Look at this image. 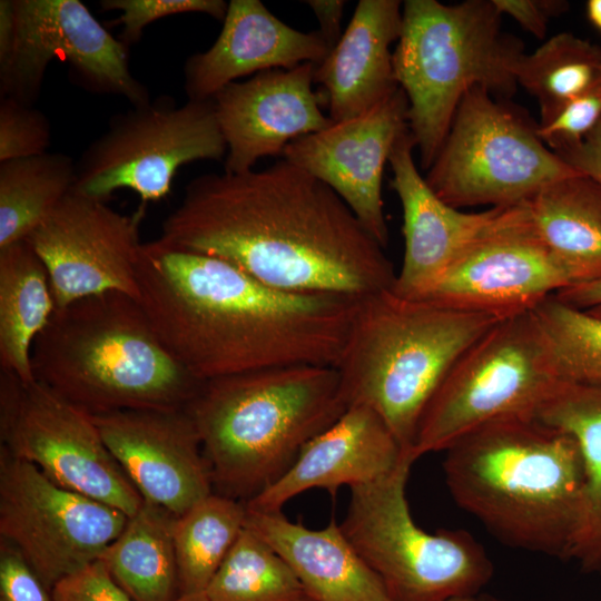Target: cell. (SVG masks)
Segmentation results:
<instances>
[{"instance_id":"obj_1","label":"cell","mask_w":601,"mask_h":601,"mask_svg":"<svg viewBox=\"0 0 601 601\" xmlns=\"http://www.w3.org/2000/svg\"><path fill=\"white\" fill-rule=\"evenodd\" d=\"M159 239L292 293L362 298L392 288L385 248L326 184L282 158L190 180Z\"/></svg>"},{"instance_id":"obj_2","label":"cell","mask_w":601,"mask_h":601,"mask_svg":"<svg viewBox=\"0 0 601 601\" xmlns=\"http://www.w3.org/2000/svg\"><path fill=\"white\" fill-rule=\"evenodd\" d=\"M137 283L156 335L200 381L288 365L336 367L359 299L274 288L159 238L142 244Z\"/></svg>"},{"instance_id":"obj_3","label":"cell","mask_w":601,"mask_h":601,"mask_svg":"<svg viewBox=\"0 0 601 601\" xmlns=\"http://www.w3.org/2000/svg\"><path fill=\"white\" fill-rule=\"evenodd\" d=\"M444 452L445 483L460 508L508 545L569 559L584 482L570 434L535 416H513Z\"/></svg>"},{"instance_id":"obj_4","label":"cell","mask_w":601,"mask_h":601,"mask_svg":"<svg viewBox=\"0 0 601 601\" xmlns=\"http://www.w3.org/2000/svg\"><path fill=\"white\" fill-rule=\"evenodd\" d=\"M214 492L247 502L347 410L334 366L288 365L203 381L187 406Z\"/></svg>"},{"instance_id":"obj_5","label":"cell","mask_w":601,"mask_h":601,"mask_svg":"<svg viewBox=\"0 0 601 601\" xmlns=\"http://www.w3.org/2000/svg\"><path fill=\"white\" fill-rule=\"evenodd\" d=\"M35 378L87 412L186 408L203 381L162 345L139 302L120 292L56 309L31 349Z\"/></svg>"},{"instance_id":"obj_6","label":"cell","mask_w":601,"mask_h":601,"mask_svg":"<svg viewBox=\"0 0 601 601\" xmlns=\"http://www.w3.org/2000/svg\"><path fill=\"white\" fill-rule=\"evenodd\" d=\"M503 318L392 289L359 298L336 366L347 407L375 411L412 453L423 413L452 366Z\"/></svg>"},{"instance_id":"obj_7","label":"cell","mask_w":601,"mask_h":601,"mask_svg":"<svg viewBox=\"0 0 601 601\" xmlns=\"http://www.w3.org/2000/svg\"><path fill=\"white\" fill-rule=\"evenodd\" d=\"M501 18L493 0L402 6L393 73L408 102V129L423 169L434 161L470 89L480 86L494 97L514 93L523 45L502 31Z\"/></svg>"},{"instance_id":"obj_8","label":"cell","mask_w":601,"mask_h":601,"mask_svg":"<svg viewBox=\"0 0 601 601\" xmlns=\"http://www.w3.org/2000/svg\"><path fill=\"white\" fill-rule=\"evenodd\" d=\"M415 461L407 453L388 474L351 487L339 526L394 601L476 597L492 577V563L467 532L431 533L414 521L406 485Z\"/></svg>"},{"instance_id":"obj_9","label":"cell","mask_w":601,"mask_h":601,"mask_svg":"<svg viewBox=\"0 0 601 601\" xmlns=\"http://www.w3.org/2000/svg\"><path fill=\"white\" fill-rule=\"evenodd\" d=\"M560 376L532 309L501 319L452 366L418 424L417 460L497 420L535 416Z\"/></svg>"},{"instance_id":"obj_10","label":"cell","mask_w":601,"mask_h":601,"mask_svg":"<svg viewBox=\"0 0 601 601\" xmlns=\"http://www.w3.org/2000/svg\"><path fill=\"white\" fill-rule=\"evenodd\" d=\"M536 128L485 88L473 87L460 101L425 180L454 208H494L524 203L548 184L580 174Z\"/></svg>"},{"instance_id":"obj_11","label":"cell","mask_w":601,"mask_h":601,"mask_svg":"<svg viewBox=\"0 0 601 601\" xmlns=\"http://www.w3.org/2000/svg\"><path fill=\"white\" fill-rule=\"evenodd\" d=\"M69 67L89 92L151 100L129 67V48L114 38L79 0L0 1V97L35 105L48 65Z\"/></svg>"},{"instance_id":"obj_12","label":"cell","mask_w":601,"mask_h":601,"mask_svg":"<svg viewBox=\"0 0 601 601\" xmlns=\"http://www.w3.org/2000/svg\"><path fill=\"white\" fill-rule=\"evenodd\" d=\"M226 154L213 99L177 105L161 95L110 118L77 162L73 190L107 201L128 188L142 204L156 203L168 196L181 166Z\"/></svg>"},{"instance_id":"obj_13","label":"cell","mask_w":601,"mask_h":601,"mask_svg":"<svg viewBox=\"0 0 601 601\" xmlns=\"http://www.w3.org/2000/svg\"><path fill=\"white\" fill-rule=\"evenodd\" d=\"M1 446L70 491L128 518L144 499L106 446L92 417L46 384L0 370Z\"/></svg>"},{"instance_id":"obj_14","label":"cell","mask_w":601,"mask_h":601,"mask_svg":"<svg viewBox=\"0 0 601 601\" xmlns=\"http://www.w3.org/2000/svg\"><path fill=\"white\" fill-rule=\"evenodd\" d=\"M121 511L65 489L0 449V539L14 545L45 585L100 558L122 532Z\"/></svg>"},{"instance_id":"obj_15","label":"cell","mask_w":601,"mask_h":601,"mask_svg":"<svg viewBox=\"0 0 601 601\" xmlns=\"http://www.w3.org/2000/svg\"><path fill=\"white\" fill-rule=\"evenodd\" d=\"M571 286L569 273L538 235L524 201L500 207L418 299L508 317Z\"/></svg>"},{"instance_id":"obj_16","label":"cell","mask_w":601,"mask_h":601,"mask_svg":"<svg viewBox=\"0 0 601 601\" xmlns=\"http://www.w3.org/2000/svg\"><path fill=\"white\" fill-rule=\"evenodd\" d=\"M146 205L121 214L73 189L24 239L45 264L56 309L120 292L138 300L137 263Z\"/></svg>"},{"instance_id":"obj_17","label":"cell","mask_w":601,"mask_h":601,"mask_svg":"<svg viewBox=\"0 0 601 601\" xmlns=\"http://www.w3.org/2000/svg\"><path fill=\"white\" fill-rule=\"evenodd\" d=\"M407 110L398 87L365 114L294 139L282 155L332 188L384 248L390 235L383 173L396 140L408 128Z\"/></svg>"},{"instance_id":"obj_18","label":"cell","mask_w":601,"mask_h":601,"mask_svg":"<svg viewBox=\"0 0 601 601\" xmlns=\"http://www.w3.org/2000/svg\"><path fill=\"white\" fill-rule=\"evenodd\" d=\"M91 417L145 502L177 518L214 492L201 440L187 407Z\"/></svg>"},{"instance_id":"obj_19","label":"cell","mask_w":601,"mask_h":601,"mask_svg":"<svg viewBox=\"0 0 601 601\" xmlns=\"http://www.w3.org/2000/svg\"><path fill=\"white\" fill-rule=\"evenodd\" d=\"M316 65L258 72L235 81L213 98L227 154L224 171L254 169L263 157L283 155L294 139L333 125L321 109L325 101L313 90Z\"/></svg>"},{"instance_id":"obj_20","label":"cell","mask_w":601,"mask_h":601,"mask_svg":"<svg viewBox=\"0 0 601 601\" xmlns=\"http://www.w3.org/2000/svg\"><path fill=\"white\" fill-rule=\"evenodd\" d=\"M414 148L407 128L388 159L393 171L391 186L402 206L404 237L402 266L391 289L400 297L418 299L434 287L500 207L470 213L444 203L418 173Z\"/></svg>"},{"instance_id":"obj_21","label":"cell","mask_w":601,"mask_h":601,"mask_svg":"<svg viewBox=\"0 0 601 601\" xmlns=\"http://www.w3.org/2000/svg\"><path fill=\"white\" fill-rule=\"evenodd\" d=\"M216 41L184 65L188 100H210L236 79L272 69L321 63L331 47L318 31L294 29L259 0H231Z\"/></svg>"},{"instance_id":"obj_22","label":"cell","mask_w":601,"mask_h":601,"mask_svg":"<svg viewBox=\"0 0 601 601\" xmlns=\"http://www.w3.org/2000/svg\"><path fill=\"white\" fill-rule=\"evenodd\" d=\"M407 453L375 411L365 405L348 406L334 424L303 447L278 481L245 505L277 512L296 495L313 489L335 496L343 485L351 489L388 474Z\"/></svg>"},{"instance_id":"obj_23","label":"cell","mask_w":601,"mask_h":601,"mask_svg":"<svg viewBox=\"0 0 601 601\" xmlns=\"http://www.w3.org/2000/svg\"><path fill=\"white\" fill-rule=\"evenodd\" d=\"M401 27L400 1H358L342 37L315 68L314 82L324 89L333 122L365 114L398 88L391 45Z\"/></svg>"},{"instance_id":"obj_24","label":"cell","mask_w":601,"mask_h":601,"mask_svg":"<svg viewBox=\"0 0 601 601\" xmlns=\"http://www.w3.org/2000/svg\"><path fill=\"white\" fill-rule=\"evenodd\" d=\"M245 528L287 562L315 601H394L335 520L315 530L282 511L246 506Z\"/></svg>"},{"instance_id":"obj_25","label":"cell","mask_w":601,"mask_h":601,"mask_svg":"<svg viewBox=\"0 0 601 601\" xmlns=\"http://www.w3.org/2000/svg\"><path fill=\"white\" fill-rule=\"evenodd\" d=\"M534 228L573 286L601 279V185L575 174L526 200Z\"/></svg>"},{"instance_id":"obj_26","label":"cell","mask_w":601,"mask_h":601,"mask_svg":"<svg viewBox=\"0 0 601 601\" xmlns=\"http://www.w3.org/2000/svg\"><path fill=\"white\" fill-rule=\"evenodd\" d=\"M535 417L566 432L579 445L584 482L569 560L601 575V386L561 381Z\"/></svg>"},{"instance_id":"obj_27","label":"cell","mask_w":601,"mask_h":601,"mask_svg":"<svg viewBox=\"0 0 601 601\" xmlns=\"http://www.w3.org/2000/svg\"><path fill=\"white\" fill-rule=\"evenodd\" d=\"M56 311L47 268L26 240L0 249V365L35 381L31 349Z\"/></svg>"},{"instance_id":"obj_28","label":"cell","mask_w":601,"mask_h":601,"mask_svg":"<svg viewBox=\"0 0 601 601\" xmlns=\"http://www.w3.org/2000/svg\"><path fill=\"white\" fill-rule=\"evenodd\" d=\"M174 519L164 509L144 501L99 558L134 601L180 599Z\"/></svg>"},{"instance_id":"obj_29","label":"cell","mask_w":601,"mask_h":601,"mask_svg":"<svg viewBox=\"0 0 601 601\" xmlns=\"http://www.w3.org/2000/svg\"><path fill=\"white\" fill-rule=\"evenodd\" d=\"M245 521L244 502L215 492L174 519L180 599L201 601L245 529Z\"/></svg>"},{"instance_id":"obj_30","label":"cell","mask_w":601,"mask_h":601,"mask_svg":"<svg viewBox=\"0 0 601 601\" xmlns=\"http://www.w3.org/2000/svg\"><path fill=\"white\" fill-rule=\"evenodd\" d=\"M76 162L62 152L0 162V249L24 240L66 198Z\"/></svg>"},{"instance_id":"obj_31","label":"cell","mask_w":601,"mask_h":601,"mask_svg":"<svg viewBox=\"0 0 601 601\" xmlns=\"http://www.w3.org/2000/svg\"><path fill=\"white\" fill-rule=\"evenodd\" d=\"M601 72V48L561 32L520 58L515 77L538 101L539 126L545 125L572 99L592 89Z\"/></svg>"},{"instance_id":"obj_32","label":"cell","mask_w":601,"mask_h":601,"mask_svg":"<svg viewBox=\"0 0 601 601\" xmlns=\"http://www.w3.org/2000/svg\"><path fill=\"white\" fill-rule=\"evenodd\" d=\"M201 601H315L287 562L244 529Z\"/></svg>"},{"instance_id":"obj_33","label":"cell","mask_w":601,"mask_h":601,"mask_svg":"<svg viewBox=\"0 0 601 601\" xmlns=\"http://www.w3.org/2000/svg\"><path fill=\"white\" fill-rule=\"evenodd\" d=\"M532 312L561 378L601 386V317L572 307L555 295L540 302Z\"/></svg>"},{"instance_id":"obj_34","label":"cell","mask_w":601,"mask_h":601,"mask_svg":"<svg viewBox=\"0 0 601 601\" xmlns=\"http://www.w3.org/2000/svg\"><path fill=\"white\" fill-rule=\"evenodd\" d=\"M50 121L35 105L0 97V162L47 152Z\"/></svg>"},{"instance_id":"obj_35","label":"cell","mask_w":601,"mask_h":601,"mask_svg":"<svg viewBox=\"0 0 601 601\" xmlns=\"http://www.w3.org/2000/svg\"><path fill=\"white\" fill-rule=\"evenodd\" d=\"M100 7L105 11L121 12L112 22L122 26L119 40L130 48L140 40L144 29L155 20L190 12L224 20L228 3L223 0H101Z\"/></svg>"},{"instance_id":"obj_36","label":"cell","mask_w":601,"mask_h":601,"mask_svg":"<svg viewBox=\"0 0 601 601\" xmlns=\"http://www.w3.org/2000/svg\"><path fill=\"white\" fill-rule=\"evenodd\" d=\"M601 120V88L598 83L565 104L545 125L536 128L540 139L552 150L580 142Z\"/></svg>"},{"instance_id":"obj_37","label":"cell","mask_w":601,"mask_h":601,"mask_svg":"<svg viewBox=\"0 0 601 601\" xmlns=\"http://www.w3.org/2000/svg\"><path fill=\"white\" fill-rule=\"evenodd\" d=\"M51 593L53 601H134L101 559L59 580Z\"/></svg>"},{"instance_id":"obj_38","label":"cell","mask_w":601,"mask_h":601,"mask_svg":"<svg viewBox=\"0 0 601 601\" xmlns=\"http://www.w3.org/2000/svg\"><path fill=\"white\" fill-rule=\"evenodd\" d=\"M0 601H53L19 550L0 539Z\"/></svg>"},{"instance_id":"obj_39","label":"cell","mask_w":601,"mask_h":601,"mask_svg":"<svg viewBox=\"0 0 601 601\" xmlns=\"http://www.w3.org/2000/svg\"><path fill=\"white\" fill-rule=\"evenodd\" d=\"M501 14L513 18L525 31L543 39L552 17L564 12L569 3L561 0H493Z\"/></svg>"},{"instance_id":"obj_40","label":"cell","mask_w":601,"mask_h":601,"mask_svg":"<svg viewBox=\"0 0 601 601\" xmlns=\"http://www.w3.org/2000/svg\"><path fill=\"white\" fill-rule=\"evenodd\" d=\"M554 152L574 170L601 185V120L580 142Z\"/></svg>"},{"instance_id":"obj_41","label":"cell","mask_w":601,"mask_h":601,"mask_svg":"<svg viewBox=\"0 0 601 601\" xmlns=\"http://www.w3.org/2000/svg\"><path fill=\"white\" fill-rule=\"evenodd\" d=\"M307 6L316 16L319 29L328 46L332 48L342 37V18L346 1L343 0H308Z\"/></svg>"},{"instance_id":"obj_42","label":"cell","mask_w":601,"mask_h":601,"mask_svg":"<svg viewBox=\"0 0 601 601\" xmlns=\"http://www.w3.org/2000/svg\"><path fill=\"white\" fill-rule=\"evenodd\" d=\"M554 295L572 307L588 311L601 305V279L574 285Z\"/></svg>"},{"instance_id":"obj_43","label":"cell","mask_w":601,"mask_h":601,"mask_svg":"<svg viewBox=\"0 0 601 601\" xmlns=\"http://www.w3.org/2000/svg\"><path fill=\"white\" fill-rule=\"evenodd\" d=\"M587 16L591 23L601 31V0L587 2Z\"/></svg>"},{"instance_id":"obj_44","label":"cell","mask_w":601,"mask_h":601,"mask_svg":"<svg viewBox=\"0 0 601 601\" xmlns=\"http://www.w3.org/2000/svg\"><path fill=\"white\" fill-rule=\"evenodd\" d=\"M587 312H589L590 314H592L594 316L601 317V305L597 306V307H593L591 309H588Z\"/></svg>"},{"instance_id":"obj_45","label":"cell","mask_w":601,"mask_h":601,"mask_svg":"<svg viewBox=\"0 0 601 601\" xmlns=\"http://www.w3.org/2000/svg\"><path fill=\"white\" fill-rule=\"evenodd\" d=\"M450 601H477V598L476 597H473V598H456V599H452Z\"/></svg>"},{"instance_id":"obj_46","label":"cell","mask_w":601,"mask_h":601,"mask_svg":"<svg viewBox=\"0 0 601 601\" xmlns=\"http://www.w3.org/2000/svg\"><path fill=\"white\" fill-rule=\"evenodd\" d=\"M477 601H501V600H496V599H492V598H477Z\"/></svg>"},{"instance_id":"obj_47","label":"cell","mask_w":601,"mask_h":601,"mask_svg":"<svg viewBox=\"0 0 601 601\" xmlns=\"http://www.w3.org/2000/svg\"><path fill=\"white\" fill-rule=\"evenodd\" d=\"M599 86L601 88V72H600V77H599Z\"/></svg>"},{"instance_id":"obj_48","label":"cell","mask_w":601,"mask_h":601,"mask_svg":"<svg viewBox=\"0 0 601 601\" xmlns=\"http://www.w3.org/2000/svg\"><path fill=\"white\" fill-rule=\"evenodd\" d=\"M178 601H187V600H184V599H179Z\"/></svg>"}]
</instances>
